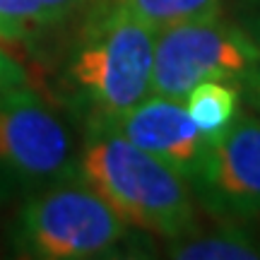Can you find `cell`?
I'll return each instance as SVG.
<instances>
[{
	"instance_id": "4fadbf2b",
	"label": "cell",
	"mask_w": 260,
	"mask_h": 260,
	"mask_svg": "<svg viewBox=\"0 0 260 260\" xmlns=\"http://www.w3.org/2000/svg\"><path fill=\"white\" fill-rule=\"evenodd\" d=\"M24 84H29V75L24 70V65L0 46V92L24 87Z\"/></svg>"
},
{
	"instance_id": "30bf717a",
	"label": "cell",
	"mask_w": 260,
	"mask_h": 260,
	"mask_svg": "<svg viewBox=\"0 0 260 260\" xmlns=\"http://www.w3.org/2000/svg\"><path fill=\"white\" fill-rule=\"evenodd\" d=\"M102 8L128 15V17L161 31L174 24L219 15L222 0H106L102 3Z\"/></svg>"
},
{
	"instance_id": "7c38bea8",
	"label": "cell",
	"mask_w": 260,
	"mask_h": 260,
	"mask_svg": "<svg viewBox=\"0 0 260 260\" xmlns=\"http://www.w3.org/2000/svg\"><path fill=\"white\" fill-rule=\"evenodd\" d=\"M229 19L260 46V0H226Z\"/></svg>"
},
{
	"instance_id": "3957f363",
	"label": "cell",
	"mask_w": 260,
	"mask_h": 260,
	"mask_svg": "<svg viewBox=\"0 0 260 260\" xmlns=\"http://www.w3.org/2000/svg\"><path fill=\"white\" fill-rule=\"evenodd\" d=\"M128 229L102 195L75 178L29 195L10 239L22 258L92 260L118 251Z\"/></svg>"
},
{
	"instance_id": "5bb4252c",
	"label": "cell",
	"mask_w": 260,
	"mask_h": 260,
	"mask_svg": "<svg viewBox=\"0 0 260 260\" xmlns=\"http://www.w3.org/2000/svg\"><path fill=\"white\" fill-rule=\"evenodd\" d=\"M248 84H251V94H253V99H255V104H258V109H260V68L248 75Z\"/></svg>"
},
{
	"instance_id": "52a82bcc",
	"label": "cell",
	"mask_w": 260,
	"mask_h": 260,
	"mask_svg": "<svg viewBox=\"0 0 260 260\" xmlns=\"http://www.w3.org/2000/svg\"><path fill=\"white\" fill-rule=\"evenodd\" d=\"M104 123L113 125L130 142H135L152 157L171 167L188 183H193L210 140L198 130L183 102L149 94L147 99L135 104L118 118Z\"/></svg>"
},
{
	"instance_id": "277c9868",
	"label": "cell",
	"mask_w": 260,
	"mask_h": 260,
	"mask_svg": "<svg viewBox=\"0 0 260 260\" xmlns=\"http://www.w3.org/2000/svg\"><path fill=\"white\" fill-rule=\"evenodd\" d=\"M77 152L70 125L29 84L0 92V200L75 181Z\"/></svg>"
},
{
	"instance_id": "6da1fadb",
	"label": "cell",
	"mask_w": 260,
	"mask_h": 260,
	"mask_svg": "<svg viewBox=\"0 0 260 260\" xmlns=\"http://www.w3.org/2000/svg\"><path fill=\"white\" fill-rule=\"evenodd\" d=\"M75 178L102 195L130 229L167 241L195 229L190 183L109 123L87 118Z\"/></svg>"
},
{
	"instance_id": "5b68a950",
	"label": "cell",
	"mask_w": 260,
	"mask_h": 260,
	"mask_svg": "<svg viewBox=\"0 0 260 260\" xmlns=\"http://www.w3.org/2000/svg\"><path fill=\"white\" fill-rule=\"evenodd\" d=\"M260 68V46L222 12L157 31L152 94L183 102L205 80L239 82Z\"/></svg>"
},
{
	"instance_id": "8992f818",
	"label": "cell",
	"mask_w": 260,
	"mask_h": 260,
	"mask_svg": "<svg viewBox=\"0 0 260 260\" xmlns=\"http://www.w3.org/2000/svg\"><path fill=\"white\" fill-rule=\"evenodd\" d=\"M193 195L217 219H253L260 214V121L239 116L207 142L195 174Z\"/></svg>"
},
{
	"instance_id": "9c48e42d",
	"label": "cell",
	"mask_w": 260,
	"mask_h": 260,
	"mask_svg": "<svg viewBox=\"0 0 260 260\" xmlns=\"http://www.w3.org/2000/svg\"><path fill=\"white\" fill-rule=\"evenodd\" d=\"M87 0H0V44H24L60 27Z\"/></svg>"
},
{
	"instance_id": "8fae6325",
	"label": "cell",
	"mask_w": 260,
	"mask_h": 260,
	"mask_svg": "<svg viewBox=\"0 0 260 260\" xmlns=\"http://www.w3.org/2000/svg\"><path fill=\"white\" fill-rule=\"evenodd\" d=\"M188 116L207 140L222 135L239 113V89L222 80L195 84L183 99Z\"/></svg>"
},
{
	"instance_id": "7a4b0ae2",
	"label": "cell",
	"mask_w": 260,
	"mask_h": 260,
	"mask_svg": "<svg viewBox=\"0 0 260 260\" xmlns=\"http://www.w3.org/2000/svg\"><path fill=\"white\" fill-rule=\"evenodd\" d=\"M157 29L96 8L68 65V84L89 118L113 121L152 94Z\"/></svg>"
},
{
	"instance_id": "ba28073f",
	"label": "cell",
	"mask_w": 260,
	"mask_h": 260,
	"mask_svg": "<svg viewBox=\"0 0 260 260\" xmlns=\"http://www.w3.org/2000/svg\"><path fill=\"white\" fill-rule=\"evenodd\" d=\"M167 258L176 260H260V236L241 219H219L210 232H190L169 239Z\"/></svg>"
}]
</instances>
